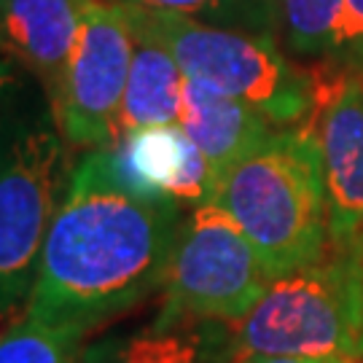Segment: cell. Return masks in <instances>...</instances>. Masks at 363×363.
I'll list each match as a JSON object with an SVG mask.
<instances>
[{"mask_svg": "<svg viewBox=\"0 0 363 363\" xmlns=\"http://www.w3.org/2000/svg\"><path fill=\"white\" fill-rule=\"evenodd\" d=\"M181 202L121 181L111 148L89 151L67 181L27 318L84 339L164 288L181 234Z\"/></svg>", "mask_w": 363, "mask_h": 363, "instance_id": "6da1fadb", "label": "cell"}, {"mask_svg": "<svg viewBox=\"0 0 363 363\" xmlns=\"http://www.w3.org/2000/svg\"><path fill=\"white\" fill-rule=\"evenodd\" d=\"M213 202L240 223L272 280L320 261L331 242L320 135L274 130L220 175Z\"/></svg>", "mask_w": 363, "mask_h": 363, "instance_id": "7a4b0ae2", "label": "cell"}, {"mask_svg": "<svg viewBox=\"0 0 363 363\" xmlns=\"http://www.w3.org/2000/svg\"><path fill=\"white\" fill-rule=\"evenodd\" d=\"M363 247L334 250L274 277L259 304L234 323L237 355H361Z\"/></svg>", "mask_w": 363, "mask_h": 363, "instance_id": "3957f363", "label": "cell"}, {"mask_svg": "<svg viewBox=\"0 0 363 363\" xmlns=\"http://www.w3.org/2000/svg\"><path fill=\"white\" fill-rule=\"evenodd\" d=\"M132 30L167 49L183 76L256 108L274 127L296 124L310 113L315 91L267 35L196 22L178 13L143 11L127 6Z\"/></svg>", "mask_w": 363, "mask_h": 363, "instance_id": "277c9868", "label": "cell"}, {"mask_svg": "<svg viewBox=\"0 0 363 363\" xmlns=\"http://www.w3.org/2000/svg\"><path fill=\"white\" fill-rule=\"evenodd\" d=\"M67 181L65 145L52 121L6 116L0 124V315L30 298Z\"/></svg>", "mask_w": 363, "mask_h": 363, "instance_id": "5b68a950", "label": "cell"}, {"mask_svg": "<svg viewBox=\"0 0 363 363\" xmlns=\"http://www.w3.org/2000/svg\"><path fill=\"white\" fill-rule=\"evenodd\" d=\"M269 283L272 277L240 223L220 205L205 202L181 223L159 315L237 323L259 304Z\"/></svg>", "mask_w": 363, "mask_h": 363, "instance_id": "8992f818", "label": "cell"}, {"mask_svg": "<svg viewBox=\"0 0 363 363\" xmlns=\"http://www.w3.org/2000/svg\"><path fill=\"white\" fill-rule=\"evenodd\" d=\"M135 57L127 6L89 0L52 113L70 145L103 151L124 135L121 108Z\"/></svg>", "mask_w": 363, "mask_h": 363, "instance_id": "52a82bcc", "label": "cell"}, {"mask_svg": "<svg viewBox=\"0 0 363 363\" xmlns=\"http://www.w3.org/2000/svg\"><path fill=\"white\" fill-rule=\"evenodd\" d=\"M320 151L334 250L363 247V78L342 84L325 108Z\"/></svg>", "mask_w": 363, "mask_h": 363, "instance_id": "ba28073f", "label": "cell"}, {"mask_svg": "<svg viewBox=\"0 0 363 363\" xmlns=\"http://www.w3.org/2000/svg\"><path fill=\"white\" fill-rule=\"evenodd\" d=\"M111 151L121 181L132 191L169 196L181 205L213 202L218 175L181 124L124 132Z\"/></svg>", "mask_w": 363, "mask_h": 363, "instance_id": "9c48e42d", "label": "cell"}, {"mask_svg": "<svg viewBox=\"0 0 363 363\" xmlns=\"http://www.w3.org/2000/svg\"><path fill=\"white\" fill-rule=\"evenodd\" d=\"M229 325L208 318L156 315L140 331L86 345L78 363H234L237 339Z\"/></svg>", "mask_w": 363, "mask_h": 363, "instance_id": "30bf717a", "label": "cell"}, {"mask_svg": "<svg viewBox=\"0 0 363 363\" xmlns=\"http://www.w3.org/2000/svg\"><path fill=\"white\" fill-rule=\"evenodd\" d=\"M89 0H6L0 27L13 54L40 78L52 105L60 97L70 54Z\"/></svg>", "mask_w": 363, "mask_h": 363, "instance_id": "8fae6325", "label": "cell"}, {"mask_svg": "<svg viewBox=\"0 0 363 363\" xmlns=\"http://www.w3.org/2000/svg\"><path fill=\"white\" fill-rule=\"evenodd\" d=\"M183 132L199 145L216 175H223L240 159L269 140L274 124L247 103L220 94L194 78L183 81Z\"/></svg>", "mask_w": 363, "mask_h": 363, "instance_id": "7c38bea8", "label": "cell"}, {"mask_svg": "<svg viewBox=\"0 0 363 363\" xmlns=\"http://www.w3.org/2000/svg\"><path fill=\"white\" fill-rule=\"evenodd\" d=\"M183 81L178 60L162 43L135 33V57L121 108L124 132L181 124Z\"/></svg>", "mask_w": 363, "mask_h": 363, "instance_id": "4fadbf2b", "label": "cell"}, {"mask_svg": "<svg viewBox=\"0 0 363 363\" xmlns=\"http://www.w3.org/2000/svg\"><path fill=\"white\" fill-rule=\"evenodd\" d=\"M143 11L178 13L196 22L229 30H245L253 35L272 38L280 30L277 0H113Z\"/></svg>", "mask_w": 363, "mask_h": 363, "instance_id": "5bb4252c", "label": "cell"}, {"mask_svg": "<svg viewBox=\"0 0 363 363\" xmlns=\"http://www.w3.org/2000/svg\"><path fill=\"white\" fill-rule=\"evenodd\" d=\"M277 9L291 52L298 57H323L331 52L342 0H277Z\"/></svg>", "mask_w": 363, "mask_h": 363, "instance_id": "9a60e30c", "label": "cell"}, {"mask_svg": "<svg viewBox=\"0 0 363 363\" xmlns=\"http://www.w3.org/2000/svg\"><path fill=\"white\" fill-rule=\"evenodd\" d=\"M81 339L25 318L0 334V363H78Z\"/></svg>", "mask_w": 363, "mask_h": 363, "instance_id": "2e32d148", "label": "cell"}, {"mask_svg": "<svg viewBox=\"0 0 363 363\" xmlns=\"http://www.w3.org/2000/svg\"><path fill=\"white\" fill-rule=\"evenodd\" d=\"M328 57L350 65H363V0H342Z\"/></svg>", "mask_w": 363, "mask_h": 363, "instance_id": "e0dca14e", "label": "cell"}, {"mask_svg": "<svg viewBox=\"0 0 363 363\" xmlns=\"http://www.w3.org/2000/svg\"><path fill=\"white\" fill-rule=\"evenodd\" d=\"M234 363H352L350 358H304V355H237Z\"/></svg>", "mask_w": 363, "mask_h": 363, "instance_id": "ac0fdd59", "label": "cell"}, {"mask_svg": "<svg viewBox=\"0 0 363 363\" xmlns=\"http://www.w3.org/2000/svg\"><path fill=\"white\" fill-rule=\"evenodd\" d=\"M9 84H11V70H9V65H6L3 57H0V111H3V100H6Z\"/></svg>", "mask_w": 363, "mask_h": 363, "instance_id": "d6986e66", "label": "cell"}, {"mask_svg": "<svg viewBox=\"0 0 363 363\" xmlns=\"http://www.w3.org/2000/svg\"><path fill=\"white\" fill-rule=\"evenodd\" d=\"M358 352L363 355V328H361V345H358Z\"/></svg>", "mask_w": 363, "mask_h": 363, "instance_id": "ffe728a7", "label": "cell"}, {"mask_svg": "<svg viewBox=\"0 0 363 363\" xmlns=\"http://www.w3.org/2000/svg\"><path fill=\"white\" fill-rule=\"evenodd\" d=\"M3 3H6V0H0V6H3Z\"/></svg>", "mask_w": 363, "mask_h": 363, "instance_id": "44dd1931", "label": "cell"}]
</instances>
